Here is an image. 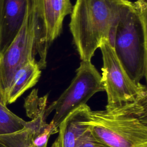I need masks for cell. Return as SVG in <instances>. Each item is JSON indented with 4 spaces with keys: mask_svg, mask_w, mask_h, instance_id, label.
<instances>
[{
    "mask_svg": "<svg viewBox=\"0 0 147 147\" xmlns=\"http://www.w3.org/2000/svg\"><path fill=\"white\" fill-rule=\"evenodd\" d=\"M101 75L91 61H82L76 70V75L69 86L61 95L48 105L45 111L46 118L53 111L50 122L58 131V127L66 117L87 102L96 92L104 91Z\"/></svg>",
    "mask_w": 147,
    "mask_h": 147,
    "instance_id": "obj_4",
    "label": "cell"
},
{
    "mask_svg": "<svg viewBox=\"0 0 147 147\" xmlns=\"http://www.w3.org/2000/svg\"><path fill=\"white\" fill-rule=\"evenodd\" d=\"M29 147H47V146H37L34 144H33L32 141H30V145L29 146Z\"/></svg>",
    "mask_w": 147,
    "mask_h": 147,
    "instance_id": "obj_14",
    "label": "cell"
},
{
    "mask_svg": "<svg viewBox=\"0 0 147 147\" xmlns=\"http://www.w3.org/2000/svg\"><path fill=\"white\" fill-rule=\"evenodd\" d=\"M75 147H109L96 139L87 129L79 138Z\"/></svg>",
    "mask_w": 147,
    "mask_h": 147,
    "instance_id": "obj_13",
    "label": "cell"
},
{
    "mask_svg": "<svg viewBox=\"0 0 147 147\" xmlns=\"http://www.w3.org/2000/svg\"><path fill=\"white\" fill-rule=\"evenodd\" d=\"M147 0L131 2L115 28L112 47L121 65L135 82L146 76Z\"/></svg>",
    "mask_w": 147,
    "mask_h": 147,
    "instance_id": "obj_3",
    "label": "cell"
},
{
    "mask_svg": "<svg viewBox=\"0 0 147 147\" xmlns=\"http://www.w3.org/2000/svg\"><path fill=\"white\" fill-rule=\"evenodd\" d=\"M0 99V134L13 133L27 128L28 122L11 112Z\"/></svg>",
    "mask_w": 147,
    "mask_h": 147,
    "instance_id": "obj_11",
    "label": "cell"
},
{
    "mask_svg": "<svg viewBox=\"0 0 147 147\" xmlns=\"http://www.w3.org/2000/svg\"><path fill=\"white\" fill-rule=\"evenodd\" d=\"M29 0H0V53L16 37L24 21Z\"/></svg>",
    "mask_w": 147,
    "mask_h": 147,
    "instance_id": "obj_8",
    "label": "cell"
},
{
    "mask_svg": "<svg viewBox=\"0 0 147 147\" xmlns=\"http://www.w3.org/2000/svg\"><path fill=\"white\" fill-rule=\"evenodd\" d=\"M129 0H76L69 29L82 61H91L104 40L112 44L118 22Z\"/></svg>",
    "mask_w": 147,
    "mask_h": 147,
    "instance_id": "obj_1",
    "label": "cell"
},
{
    "mask_svg": "<svg viewBox=\"0 0 147 147\" xmlns=\"http://www.w3.org/2000/svg\"><path fill=\"white\" fill-rule=\"evenodd\" d=\"M90 110L85 104L70 113L59 125V135L51 147H75L79 138L88 129L85 121Z\"/></svg>",
    "mask_w": 147,
    "mask_h": 147,
    "instance_id": "obj_9",
    "label": "cell"
},
{
    "mask_svg": "<svg viewBox=\"0 0 147 147\" xmlns=\"http://www.w3.org/2000/svg\"><path fill=\"white\" fill-rule=\"evenodd\" d=\"M35 35V54L41 69L47 65V56L53 41L59 36L65 17L71 14L70 0H32Z\"/></svg>",
    "mask_w": 147,
    "mask_h": 147,
    "instance_id": "obj_7",
    "label": "cell"
},
{
    "mask_svg": "<svg viewBox=\"0 0 147 147\" xmlns=\"http://www.w3.org/2000/svg\"><path fill=\"white\" fill-rule=\"evenodd\" d=\"M32 138V130L25 128L18 131L0 134V147H29Z\"/></svg>",
    "mask_w": 147,
    "mask_h": 147,
    "instance_id": "obj_12",
    "label": "cell"
},
{
    "mask_svg": "<svg viewBox=\"0 0 147 147\" xmlns=\"http://www.w3.org/2000/svg\"><path fill=\"white\" fill-rule=\"evenodd\" d=\"M85 123L109 147H147V96L104 110H91Z\"/></svg>",
    "mask_w": 147,
    "mask_h": 147,
    "instance_id": "obj_2",
    "label": "cell"
},
{
    "mask_svg": "<svg viewBox=\"0 0 147 147\" xmlns=\"http://www.w3.org/2000/svg\"><path fill=\"white\" fill-rule=\"evenodd\" d=\"M41 69L36 60L29 61L16 72L6 95V104L14 102L38 81Z\"/></svg>",
    "mask_w": 147,
    "mask_h": 147,
    "instance_id": "obj_10",
    "label": "cell"
},
{
    "mask_svg": "<svg viewBox=\"0 0 147 147\" xmlns=\"http://www.w3.org/2000/svg\"><path fill=\"white\" fill-rule=\"evenodd\" d=\"M99 48L102 55L101 79L107 94L106 106H117L147 96L146 87L129 76L110 41L104 40Z\"/></svg>",
    "mask_w": 147,
    "mask_h": 147,
    "instance_id": "obj_5",
    "label": "cell"
},
{
    "mask_svg": "<svg viewBox=\"0 0 147 147\" xmlns=\"http://www.w3.org/2000/svg\"><path fill=\"white\" fill-rule=\"evenodd\" d=\"M35 35L32 0H29L26 14L18 33L0 53V99L5 105L6 95L17 71L35 59Z\"/></svg>",
    "mask_w": 147,
    "mask_h": 147,
    "instance_id": "obj_6",
    "label": "cell"
}]
</instances>
